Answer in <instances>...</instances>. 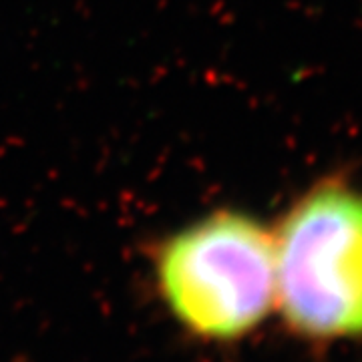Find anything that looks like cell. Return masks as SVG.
Returning a JSON list of instances; mask_svg holds the SVG:
<instances>
[{"mask_svg":"<svg viewBox=\"0 0 362 362\" xmlns=\"http://www.w3.org/2000/svg\"><path fill=\"white\" fill-rule=\"evenodd\" d=\"M153 270L171 316L207 342L247 337L276 306L274 232L240 209H214L169 233Z\"/></svg>","mask_w":362,"mask_h":362,"instance_id":"cell-1","label":"cell"},{"mask_svg":"<svg viewBox=\"0 0 362 362\" xmlns=\"http://www.w3.org/2000/svg\"><path fill=\"white\" fill-rule=\"evenodd\" d=\"M276 306L314 340L362 337V194L324 181L274 232Z\"/></svg>","mask_w":362,"mask_h":362,"instance_id":"cell-2","label":"cell"}]
</instances>
